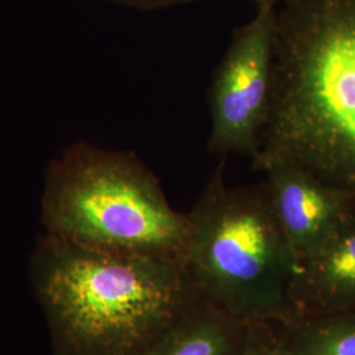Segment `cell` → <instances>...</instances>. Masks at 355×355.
<instances>
[{
    "label": "cell",
    "mask_w": 355,
    "mask_h": 355,
    "mask_svg": "<svg viewBox=\"0 0 355 355\" xmlns=\"http://www.w3.org/2000/svg\"><path fill=\"white\" fill-rule=\"evenodd\" d=\"M255 170L302 166L355 198V0H290Z\"/></svg>",
    "instance_id": "cell-1"
},
{
    "label": "cell",
    "mask_w": 355,
    "mask_h": 355,
    "mask_svg": "<svg viewBox=\"0 0 355 355\" xmlns=\"http://www.w3.org/2000/svg\"><path fill=\"white\" fill-rule=\"evenodd\" d=\"M31 280L54 355H142L198 299L177 262L46 233L32 255Z\"/></svg>",
    "instance_id": "cell-2"
},
{
    "label": "cell",
    "mask_w": 355,
    "mask_h": 355,
    "mask_svg": "<svg viewBox=\"0 0 355 355\" xmlns=\"http://www.w3.org/2000/svg\"><path fill=\"white\" fill-rule=\"evenodd\" d=\"M45 233L108 253L183 266L189 215L166 199L159 180L128 152L76 144L51 162L41 196Z\"/></svg>",
    "instance_id": "cell-3"
},
{
    "label": "cell",
    "mask_w": 355,
    "mask_h": 355,
    "mask_svg": "<svg viewBox=\"0 0 355 355\" xmlns=\"http://www.w3.org/2000/svg\"><path fill=\"white\" fill-rule=\"evenodd\" d=\"M189 220L183 267L199 299L246 322L293 320L291 288L297 263L266 182L228 186L220 162Z\"/></svg>",
    "instance_id": "cell-4"
},
{
    "label": "cell",
    "mask_w": 355,
    "mask_h": 355,
    "mask_svg": "<svg viewBox=\"0 0 355 355\" xmlns=\"http://www.w3.org/2000/svg\"><path fill=\"white\" fill-rule=\"evenodd\" d=\"M275 35L274 7H258L217 66L209 89L208 149L212 154L253 158L257 152L270 110Z\"/></svg>",
    "instance_id": "cell-5"
},
{
    "label": "cell",
    "mask_w": 355,
    "mask_h": 355,
    "mask_svg": "<svg viewBox=\"0 0 355 355\" xmlns=\"http://www.w3.org/2000/svg\"><path fill=\"white\" fill-rule=\"evenodd\" d=\"M263 173L274 212L299 270L354 212L355 198L302 166L279 162Z\"/></svg>",
    "instance_id": "cell-6"
},
{
    "label": "cell",
    "mask_w": 355,
    "mask_h": 355,
    "mask_svg": "<svg viewBox=\"0 0 355 355\" xmlns=\"http://www.w3.org/2000/svg\"><path fill=\"white\" fill-rule=\"evenodd\" d=\"M291 304L293 320L355 311V209L300 263Z\"/></svg>",
    "instance_id": "cell-7"
},
{
    "label": "cell",
    "mask_w": 355,
    "mask_h": 355,
    "mask_svg": "<svg viewBox=\"0 0 355 355\" xmlns=\"http://www.w3.org/2000/svg\"><path fill=\"white\" fill-rule=\"evenodd\" d=\"M248 322L196 299L142 355H242Z\"/></svg>",
    "instance_id": "cell-8"
},
{
    "label": "cell",
    "mask_w": 355,
    "mask_h": 355,
    "mask_svg": "<svg viewBox=\"0 0 355 355\" xmlns=\"http://www.w3.org/2000/svg\"><path fill=\"white\" fill-rule=\"evenodd\" d=\"M279 325L293 355H355V311Z\"/></svg>",
    "instance_id": "cell-9"
},
{
    "label": "cell",
    "mask_w": 355,
    "mask_h": 355,
    "mask_svg": "<svg viewBox=\"0 0 355 355\" xmlns=\"http://www.w3.org/2000/svg\"><path fill=\"white\" fill-rule=\"evenodd\" d=\"M242 355H293L278 322H248Z\"/></svg>",
    "instance_id": "cell-10"
},
{
    "label": "cell",
    "mask_w": 355,
    "mask_h": 355,
    "mask_svg": "<svg viewBox=\"0 0 355 355\" xmlns=\"http://www.w3.org/2000/svg\"><path fill=\"white\" fill-rule=\"evenodd\" d=\"M254 3H257L259 7H262V6H270V7H274L277 3H280V1H290V0H252Z\"/></svg>",
    "instance_id": "cell-11"
}]
</instances>
